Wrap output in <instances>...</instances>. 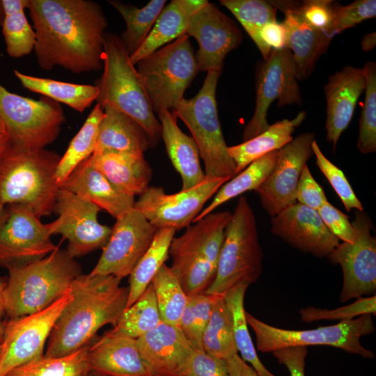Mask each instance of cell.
<instances>
[{"mask_svg":"<svg viewBox=\"0 0 376 376\" xmlns=\"http://www.w3.org/2000/svg\"><path fill=\"white\" fill-rule=\"evenodd\" d=\"M36 33L34 54L39 67L56 66L72 73L102 68L108 26L101 6L93 0H29Z\"/></svg>","mask_w":376,"mask_h":376,"instance_id":"obj_1","label":"cell"},{"mask_svg":"<svg viewBox=\"0 0 376 376\" xmlns=\"http://www.w3.org/2000/svg\"><path fill=\"white\" fill-rule=\"evenodd\" d=\"M112 275L80 274L72 283V297L56 322L46 357H62L89 344L103 326L116 324L125 309L128 288Z\"/></svg>","mask_w":376,"mask_h":376,"instance_id":"obj_2","label":"cell"},{"mask_svg":"<svg viewBox=\"0 0 376 376\" xmlns=\"http://www.w3.org/2000/svg\"><path fill=\"white\" fill-rule=\"evenodd\" d=\"M3 292L5 314L16 318L40 311L63 296L81 268L66 250L13 267Z\"/></svg>","mask_w":376,"mask_h":376,"instance_id":"obj_3","label":"cell"},{"mask_svg":"<svg viewBox=\"0 0 376 376\" xmlns=\"http://www.w3.org/2000/svg\"><path fill=\"white\" fill-rule=\"evenodd\" d=\"M61 157L45 148L11 145L0 159V202L26 205L40 219L51 215L61 188L55 178Z\"/></svg>","mask_w":376,"mask_h":376,"instance_id":"obj_4","label":"cell"},{"mask_svg":"<svg viewBox=\"0 0 376 376\" xmlns=\"http://www.w3.org/2000/svg\"><path fill=\"white\" fill-rule=\"evenodd\" d=\"M103 72L95 81L99 90L96 102L103 109L110 105L136 121L155 146L162 139V125L120 36L106 32L102 54Z\"/></svg>","mask_w":376,"mask_h":376,"instance_id":"obj_5","label":"cell"},{"mask_svg":"<svg viewBox=\"0 0 376 376\" xmlns=\"http://www.w3.org/2000/svg\"><path fill=\"white\" fill-rule=\"evenodd\" d=\"M229 211L212 212L173 237L169 250L170 267L187 296L205 293L213 282Z\"/></svg>","mask_w":376,"mask_h":376,"instance_id":"obj_6","label":"cell"},{"mask_svg":"<svg viewBox=\"0 0 376 376\" xmlns=\"http://www.w3.org/2000/svg\"><path fill=\"white\" fill-rule=\"evenodd\" d=\"M263 258L254 213L242 196L225 228L215 278L205 293L224 295L240 282L256 283L263 272Z\"/></svg>","mask_w":376,"mask_h":376,"instance_id":"obj_7","label":"cell"},{"mask_svg":"<svg viewBox=\"0 0 376 376\" xmlns=\"http://www.w3.org/2000/svg\"><path fill=\"white\" fill-rule=\"evenodd\" d=\"M221 72L208 71L202 88L190 99L184 98L171 111L189 130L207 178L237 175L235 164L230 157L218 117L216 90Z\"/></svg>","mask_w":376,"mask_h":376,"instance_id":"obj_8","label":"cell"},{"mask_svg":"<svg viewBox=\"0 0 376 376\" xmlns=\"http://www.w3.org/2000/svg\"><path fill=\"white\" fill-rule=\"evenodd\" d=\"M136 70L153 111H174L198 72L189 37L185 34L140 60Z\"/></svg>","mask_w":376,"mask_h":376,"instance_id":"obj_9","label":"cell"},{"mask_svg":"<svg viewBox=\"0 0 376 376\" xmlns=\"http://www.w3.org/2000/svg\"><path fill=\"white\" fill-rule=\"evenodd\" d=\"M248 325L253 331L257 350L262 352L288 347L327 345L367 359L375 354L360 342L363 336L373 334L375 324L371 315H363L338 324L313 329L291 330L271 326L245 312Z\"/></svg>","mask_w":376,"mask_h":376,"instance_id":"obj_10","label":"cell"},{"mask_svg":"<svg viewBox=\"0 0 376 376\" xmlns=\"http://www.w3.org/2000/svg\"><path fill=\"white\" fill-rule=\"evenodd\" d=\"M65 120L58 102L45 96L38 100L21 96L0 84V120L12 146L45 148L57 139Z\"/></svg>","mask_w":376,"mask_h":376,"instance_id":"obj_11","label":"cell"},{"mask_svg":"<svg viewBox=\"0 0 376 376\" xmlns=\"http://www.w3.org/2000/svg\"><path fill=\"white\" fill-rule=\"evenodd\" d=\"M256 81L255 110L244 128L243 142L269 127L267 111L274 101L277 100L279 107L301 104L295 64L289 49L272 50L268 58L258 65Z\"/></svg>","mask_w":376,"mask_h":376,"instance_id":"obj_12","label":"cell"},{"mask_svg":"<svg viewBox=\"0 0 376 376\" xmlns=\"http://www.w3.org/2000/svg\"><path fill=\"white\" fill-rule=\"evenodd\" d=\"M71 297L70 289L47 308L4 322L0 376L44 355L45 343Z\"/></svg>","mask_w":376,"mask_h":376,"instance_id":"obj_13","label":"cell"},{"mask_svg":"<svg viewBox=\"0 0 376 376\" xmlns=\"http://www.w3.org/2000/svg\"><path fill=\"white\" fill-rule=\"evenodd\" d=\"M354 214L351 222L354 241L339 243L328 256L343 270L342 303L375 295L376 291V239L371 234L373 224L365 212L355 210Z\"/></svg>","mask_w":376,"mask_h":376,"instance_id":"obj_14","label":"cell"},{"mask_svg":"<svg viewBox=\"0 0 376 376\" xmlns=\"http://www.w3.org/2000/svg\"><path fill=\"white\" fill-rule=\"evenodd\" d=\"M230 178H207L198 185L168 194L162 187H148L135 201L139 210L155 228H187L203 210L205 204Z\"/></svg>","mask_w":376,"mask_h":376,"instance_id":"obj_15","label":"cell"},{"mask_svg":"<svg viewBox=\"0 0 376 376\" xmlns=\"http://www.w3.org/2000/svg\"><path fill=\"white\" fill-rule=\"evenodd\" d=\"M101 209L75 194L60 188L54 212L58 218L47 224L50 235L61 234L68 240L67 252L72 258L86 255L103 248L111 228L99 223Z\"/></svg>","mask_w":376,"mask_h":376,"instance_id":"obj_16","label":"cell"},{"mask_svg":"<svg viewBox=\"0 0 376 376\" xmlns=\"http://www.w3.org/2000/svg\"><path fill=\"white\" fill-rule=\"evenodd\" d=\"M50 237L47 224L29 207L10 205L0 227V267L9 269L48 256L58 247Z\"/></svg>","mask_w":376,"mask_h":376,"instance_id":"obj_17","label":"cell"},{"mask_svg":"<svg viewBox=\"0 0 376 376\" xmlns=\"http://www.w3.org/2000/svg\"><path fill=\"white\" fill-rule=\"evenodd\" d=\"M157 228L134 208L116 219L93 274L129 276L151 244Z\"/></svg>","mask_w":376,"mask_h":376,"instance_id":"obj_18","label":"cell"},{"mask_svg":"<svg viewBox=\"0 0 376 376\" xmlns=\"http://www.w3.org/2000/svg\"><path fill=\"white\" fill-rule=\"evenodd\" d=\"M313 132H304L279 150L274 168L255 190L272 217L297 203V183L304 166L313 155Z\"/></svg>","mask_w":376,"mask_h":376,"instance_id":"obj_19","label":"cell"},{"mask_svg":"<svg viewBox=\"0 0 376 376\" xmlns=\"http://www.w3.org/2000/svg\"><path fill=\"white\" fill-rule=\"evenodd\" d=\"M186 35L198 44V71L221 72L226 55L243 40L235 22L210 2L191 17Z\"/></svg>","mask_w":376,"mask_h":376,"instance_id":"obj_20","label":"cell"},{"mask_svg":"<svg viewBox=\"0 0 376 376\" xmlns=\"http://www.w3.org/2000/svg\"><path fill=\"white\" fill-rule=\"evenodd\" d=\"M271 223L273 234L294 248L316 257H328L340 243L317 210L297 202L272 217Z\"/></svg>","mask_w":376,"mask_h":376,"instance_id":"obj_21","label":"cell"},{"mask_svg":"<svg viewBox=\"0 0 376 376\" xmlns=\"http://www.w3.org/2000/svg\"><path fill=\"white\" fill-rule=\"evenodd\" d=\"M91 371L104 376H155L142 357L136 339L114 328L90 343Z\"/></svg>","mask_w":376,"mask_h":376,"instance_id":"obj_22","label":"cell"},{"mask_svg":"<svg viewBox=\"0 0 376 376\" xmlns=\"http://www.w3.org/2000/svg\"><path fill=\"white\" fill-rule=\"evenodd\" d=\"M139 350L155 376H184L196 350L178 327L162 322L136 338Z\"/></svg>","mask_w":376,"mask_h":376,"instance_id":"obj_23","label":"cell"},{"mask_svg":"<svg viewBox=\"0 0 376 376\" xmlns=\"http://www.w3.org/2000/svg\"><path fill=\"white\" fill-rule=\"evenodd\" d=\"M365 85L363 68L346 65L328 78L324 87L327 100L326 138L332 143L334 151L340 136L352 119Z\"/></svg>","mask_w":376,"mask_h":376,"instance_id":"obj_24","label":"cell"},{"mask_svg":"<svg viewBox=\"0 0 376 376\" xmlns=\"http://www.w3.org/2000/svg\"><path fill=\"white\" fill-rule=\"evenodd\" d=\"M118 219L134 208V197L122 193L87 159L81 162L61 185Z\"/></svg>","mask_w":376,"mask_h":376,"instance_id":"obj_25","label":"cell"},{"mask_svg":"<svg viewBox=\"0 0 376 376\" xmlns=\"http://www.w3.org/2000/svg\"><path fill=\"white\" fill-rule=\"evenodd\" d=\"M87 160L116 189L129 196H140L152 179V169L144 155L103 152L93 154Z\"/></svg>","mask_w":376,"mask_h":376,"instance_id":"obj_26","label":"cell"},{"mask_svg":"<svg viewBox=\"0 0 376 376\" xmlns=\"http://www.w3.org/2000/svg\"><path fill=\"white\" fill-rule=\"evenodd\" d=\"M157 115L168 156L181 177V190L198 185L206 176L201 166L199 151L194 140L180 130L171 111L163 110Z\"/></svg>","mask_w":376,"mask_h":376,"instance_id":"obj_27","label":"cell"},{"mask_svg":"<svg viewBox=\"0 0 376 376\" xmlns=\"http://www.w3.org/2000/svg\"><path fill=\"white\" fill-rule=\"evenodd\" d=\"M103 110L93 154L117 152L144 155L152 147L146 131L132 118L110 105Z\"/></svg>","mask_w":376,"mask_h":376,"instance_id":"obj_28","label":"cell"},{"mask_svg":"<svg viewBox=\"0 0 376 376\" xmlns=\"http://www.w3.org/2000/svg\"><path fill=\"white\" fill-rule=\"evenodd\" d=\"M207 0H172L164 7L141 47L130 56L134 65L166 44L186 34L191 17Z\"/></svg>","mask_w":376,"mask_h":376,"instance_id":"obj_29","label":"cell"},{"mask_svg":"<svg viewBox=\"0 0 376 376\" xmlns=\"http://www.w3.org/2000/svg\"><path fill=\"white\" fill-rule=\"evenodd\" d=\"M287 48L292 52L297 80L313 72L319 58L327 52L333 37L313 28L290 12H283Z\"/></svg>","mask_w":376,"mask_h":376,"instance_id":"obj_30","label":"cell"},{"mask_svg":"<svg viewBox=\"0 0 376 376\" xmlns=\"http://www.w3.org/2000/svg\"><path fill=\"white\" fill-rule=\"evenodd\" d=\"M305 111H300L295 118L277 121L258 136L240 144L228 147L238 174L249 164L264 155L279 150L292 139V133L304 121Z\"/></svg>","mask_w":376,"mask_h":376,"instance_id":"obj_31","label":"cell"},{"mask_svg":"<svg viewBox=\"0 0 376 376\" xmlns=\"http://www.w3.org/2000/svg\"><path fill=\"white\" fill-rule=\"evenodd\" d=\"M14 75L24 88L63 103L83 113L96 101L99 90L95 85L78 84L28 75L14 70Z\"/></svg>","mask_w":376,"mask_h":376,"instance_id":"obj_32","label":"cell"},{"mask_svg":"<svg viewBox=\"0 0 376 376\" xmlns=\"http://www.w3.org/2000/svg\"><path fill=\"white\" fill-rule=\"evenodd\" d=\"M175 232L172 228L157 230L151 244L129 275L128 299L125 308L141 297L157 272L165 264Z\"/></svg>","mask_w":376,"mask_h":376,"instance_id":"obj_33","label":"cell"},{"mask_svg":"<svg viewBox=\"0 0 376 376\" xmlns=\"http://www.w3.org/2000/svg\"><path fill=\"white\" fill-rule=\"evenodd\" d=\"M279 150L272 151L249 164L237 175L224 183L214 194L212 202L194 219L196 222L212 213L226 201L249 190H256L272 171Z\"/></svg>","mask_w":376,"mask_h":376,"instance_id":"obj_34","label":"cell"},{"mask_svg":"<svg viewBox=\"0 0 376 376\" xmlns=\"http://www.w3.org/2000/svg\"><path fill=\"white\" fill-rule=\"evenodd\" d=\"M250 283L242 281L232 287L224 295L226 304L233 320L234 339L237 352L241 358L249 363L258 376H276L263 364L258 357L250 334L245 315L244 299Z\"/></svg>","mask_w":376,"mask_h":376,"instance_id":"obj_35","label":"cell"},{"mask_svg":"<svg viewBox=\"0 0 376 376\" xmlns=\"http://www.w3.org/2000/svg\"><path fill=\"white\" fill-rule=\"evenodd\" d=\"M4 19L2 33L8 55L18 58L29 55L36 45V33L24 13L29 0H2Z\"/></svg>","mask_w":376,"mask_h":376,"instance_id":"obj_36","label":"cell"},{"mask_svg":"<svg viewBox=\"0 0 376 376\" xmlns=\"http://www.w3.org/2000/svg\"><path fill=\"white\" fill-rule=\"evenodd\" d=\"M108 2L120 13L125 22L126 29L120 38L131 56L148 36L166 1L152 0L143 8L118 0Z\"/></svg>","mask_w":376,"mask_h":376,"instance_id":"obj_37","label":"cell"},{"mask_svg":"<svg viewBox=\"0 0 376 376\" xmlns=\"http://www.w3.org/2000/svg\"><path fill=\"white\" fill-rule=\"evenodd\" d=\"M104 116V110L96 103L81 128L70 142L55 172V178L60 187L81 162L93 154L99 125Z\"/></svg>","mask_w":376,"mask_h":376,"instance_id":"obj_38","label":"cell"},{"mask_svg":"<svg viewBox=\"0 0 376 376\" xmlns=\"http://www.w3.org/2000/svg\"><path fill=\"white\" fill-rule=\"evenodd\" d=\"M202 349L208 354L224 360L238 353L232 316L224 295H215L211 315L202 337Z\"/></svg>","mask_w":376,"mask_h":376,"instance_id":"obj_39","label":"cell"},{"mask_svg":"<svg viewBox=\"0 0 376 376\" xmlns=\"http://www.w3.org/2000/svg\"><path fill=\"white\" fill-rule=\"evenodd\" d=\"M90 343L65 356L43 355L15 368L6 376H87L91 372L87 357Z\"/></svg>","mask_w":376,"mask_h":376,"instance_id":"obj_40","label":"cell"},{"mask_svg":"<svg viewBox=\"0 0 376 376\" xmlns=\"http://www.w3.org/2000/svg\"><path fill=\"white\" fill-rule=\"evenodd\" d=\"M220 3L233 13L260 50L263 60L267 59L272 50L262 42L260 31L267 23L276 20L277 9L264 0H221Z\"/></svg>","mask_w":376,"mask_h":376,"instance_id":"obj_41","label":"cell"},{"mask_svg":"<svg viewBox=\"0 0 376 376\" xmlns=\"http://www.w3.org/2000/svg\"><path fill=\"white\" fill-rule=\"evenodd\" d=\"M151 284L162 322L178 327L187 300L178 278L170 267L164 264Z\"/></svg>","mask_w":376,"mask_h":376,"instance_id":"obj_42","label":"cell"},{"mask_svg":"<svg viewBox=\"0 0 376 376\" xmlns=\"http://www.w3.org/2000/svg\"><path fill=\"white\" fill-rule=\"evenodd\" d=\"M161 322L155 292L150 283L141 297L124 310L113 328L136 339L156 328Z\"/></svg>","mask_w":376,"mask_h":376,"instance_id":"obj_43","label":"cell"},{"mask_svg":"<svg viewBox=\"0 0 376 376\" xmlns=\"http://www.w3.org/2000/svg\"><path fill=\"white\" fill-rule=\"evenodd\" d=\"M365 71V97L359 120L357 148L363 154L376 151V63L367 61Z\"/></svg>","mask_w":376,"mask_h":376,"instance_id":"obj_44","label":"cell"},{"mask_svg":"<svg viewBox=\"0 0 376 376\" xmlns=\"http://www.w3.org/2000/svg\"><path fill=\"white\" fill-rule=\"evenodd\" d=\"M215 295L206 293L187 296L179 328L196 350L202 349V337L210 319Z\"/></svg>","mask_w":376,"mask_h":376,"instance_id":"obj_45","label":"cell"},{"mask_svg":"<svg viewBox=\"0 0 376 376\" xmlns=\"http://www.w3.org/2000/svg\"><path fill=\"white\" fill-rule=\"evenodd\" d=\"M276 9L290 12L301 21L329 35L334 17V1H269Z\"/></svg>","mask_w":376,"mask_h":376,"instance_id":"obj_46","label":"cell"},{"mask_svg":"<svg viewBox=\"0 0 376 376\" xmlns=\"http://www.w3.org/2000/svg\"><path fill=\"white\" fill-rule=\"evenodd\" d=\"M363 315H376V295L359 297L352 304L335 309L308 306L299 310L301 320L312 322L322 320H350Z\"/></svg>","mask_w":376,"mask_h":376,"instance_id":"obj_47","label":"cell"},{"mask_svg":"<svg viewBox=\"0 0 376 376\" xmlns=\"http://www.w3.org/2000/svg\"><path fill=\"white\" fill-rule=\"evenodd\" d=\"M316 164L332 186L347 211L352 209L363 211L361 203L354 194L343 172L323 154L317 141L312 143Z\"/></svg>","mask_w":376,"mask_h":376,"instance_id":"obj_48","label":"cell"},{"mask_svg":"<svg viewBox=\"0 0 376 376\" xmlns=\"http://www.w3.org/2000/svg\"><path fill=\"white\" fill-rule=\"evenodd\" d=\"M375 16V0H357L347 6L334 1L333 22L329 35L334 38L345 29Z\"/></svg>","mask_w":376,"mask_h":376,"instance_id":"obj_49","label":"cell"},{"mask_svg":"<svg viewBox=\"0 0 376 376\" xmlns=\"http://www.w3.org/2000/svg\"><path fill=\"white\" fill-rule=\"evenodd\" d=\"M317 211L328 230L339 240L349 243L354 241V230L345 214L329 201Z\"/></svg>","mask_w":376,"mask_h":376,"instance_id":"obj_50","label":"cell"},{"mask_svg":"<svg viewBox=\"0 0 376 376\" xmlns=\"http://www.w3.org/2000/svg\"><path fill=\"white\" fill-rule=\"evenodd\" d=\"M296 199L297 203L315 210L328 202L323 188L315 181L307 164L304 166L297 183Z\"/></svg>","mask_w":376,"mask_h":376,"instance_id":"obj_51","label":"cell"},{"mask_svg":"<svg viewBox=\"0 0 376 376\" xmlns=\"http://www.w3.org/2000/svg\"><path fill=\"white\" fill-rule=\"evenodd\" d=\"M184 376H229L226 360L195 350Z\"/></svg>","mask_w":376,"mask_h":376,"instance_id":"obj_52","label":"cell"},{"mask_svg":"<svg viewBox=\"0 0 376 376\" xmlns=\"http://www.w3.org/2000/svg\"><path fill=\"white\" fill-rule=\"evenodd\" d=\"M279 363L284 365L290 376H305L307 347H288L276 350L272 352Z\"/></svg>","mask_w":376,"mask_h":376,"instance_id":"obj_53","label":"cell"},{"mask_svg":"<svg viewBox=\"0 0 376 376\" xmlns=\"http://www.w3.org/2000/svg\"><path fill=\"white\" fill-rule=\"evenodd\" d=\"M263 45L269 50L287 48V31L284 24L274 20L265 24L260 31Z\"/></svg>","mask_w":376,"mask_h":376,"instance_id":"obj_54","label":"cell"},{"mask_svg":"<svg viewBox=\"0 0 376 376\" xmlns=\"http://www.w3.org/2000/svg\"><path fill=\"white\" fill-rule=\"evenodd\" d=\"M229 376H258L254 369L247 364L238 353L226 359Z\"/></svg>","mask_w":376,"mask_h":376,"instance_id":"obj_55","label":"cell"},{"mask_svg":"<svg viewBox=\"0 0 376 376\" xmlns=\"http://www.w3.org/2000/svg\"><path fill=\"white\" fill-rule=\"evenodd\" d=\"M11 146V142L8 134L0 120V159Z\"/></svg>","mask_w":376,"mask_h":376,"instance_id":"obj_56","label":"cell"},{"mask_svg":"<svg viewBox=\"0 0 376 376\" xmlns=\"http://www.w3.org/2000/svg\"><path fill=\"white\" fill-rule=\"evenodd\" d=\"M376 45L375 32H371L364 35L361 39V47L364 52L373 49Z\"/></svg>","mask_w":376,"mask_h":376,"instance_id":"obj_57","label":"cell"},{"mask_svg":"<svg viewBox=\"0 0 376 376\" xmlns=\"http://www.w3.org/2000/svg\"><path fill=\"white\" fill-rule=\"evenodd\" d=\"M7 281L2 277H0V320L5 315L3 301V292L6 285Z\"/></svg>","mask_w":376,"mask_h":376,"instance_id":"obj_58","label":"cell"},{"mask_svg":"<svg viewBox=\"0 0 376 376\" xmlns=\"http://www.w3.org/2000/svg\"><path fill=\"white\" fill-rule=\"evenodd\" d=\"M8 217V208L0 202V227L4 224Z\"/></svg>","mask_w":376,"mask_h":376,"instance_id":"obj_59","label":"cell"},{"mask_svg":"<svg viewBox=\"0 0 376 376\" xmlns=\"http://www.w3.org/2000/svg\"><path fill=\"white\" fill-rule=\"evenodd\" d=\"M4 15L5 14L2 0H0V27H1L4 19Z\"/></svg>","mask_w":376,"mask_h":376,"instance_id":"obj_60","label":"cell"},{"mask_svg":"<svg viewBox=\"0 0 376 376\" xmlns=\"http://www.w3.org/2000/svg\"><path fill=\"white\" fill-rule=\"evenodd\" d=\"M4 322L0 321V345H1L3 339Z\"/></svg>","mask_w":376,"mask_h":376,"instance_id":"obj_61","label":"cell"},{"mask_svg":"<svg viewBox=\"0 0 376 376\" xmlns=\"http://www.w3.org/2000/svg\"><path fill=\"white\" fill-rule=\"evenodd\" d=\"M87 376H104V375H100L98 373H96L95 372H93V371H91Z\"/></svg>","mask_w":376,"mask_h":376,"instance_id":"obj_62","label":"cell"},{"mask_svg":"<svg viewBox=\"0 0 376 376\" xmlns=\"http://www.w3.org/2000/svg\"><path fill=\"white\" fill-rule=\"evenodd\" d=\"M1 345H0V356H1Z\"/></svg>","mask_w":376,"mask_h":376,"instance_id":"obj_63","label":"cell"}]
</instances>
